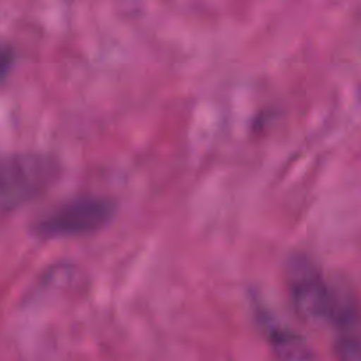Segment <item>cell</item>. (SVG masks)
Masks as SVG:
<instances>
[{
	"mask_svg": "<svg viewBox=\"0 0 361 361\" xmlns=\"http://www.w3.org/2000/svg\"><path fill=\"white\" fill-rule=\"evenodd\" d=\"M16 49L7 44V42L0 41V85L9 78L11 71L14 69V63H16Z\"/></svg>",
	"mask_w": 361,
	"mask_h": 361,
	"instance_id": "obj_5",
	"label": "cell"
},
{
	"mask_svg": "<svg viewBox=\"0 0 361 361\" xmlns=\"http://www.w3.org/2000/svg\"><path fill=\"white\" fill-rule=\"evenodd\" d=\"M286 284L295 312L310 326L330 330L341 358H361V310L348 288L307 254L289 257Z\"/></svg>",
	"mask_w": 361,
	"mask_h": 361,
	"instance_id": "obj_1",
	"label": "cell"
},
{
	"mask_svg": "<svg viewBox=\"0 0 361 361\" xmlns=\"http://www.w3.org/2000/svg\"><path fill=\"white\" fill-rule=\"evenodd\" d=\"M118 204L113 197L83 194L71 197L42 215L32 231L41 240L78 238L95 235L115 219Z\"/></svg>",
	"mask_w": 361,
	"mask_h": 361,
	"instance_id": "obj_3",
	"label": "cell"
},
{
	"mask_svg": "<svg viewBox=\"0 0 361 361\" xmlns=\"http://www.w3.org/2000/svg\"><path fill=\"white\" fill-rule=\"evenodd\" d=\"M59 159L42 152H16L0 157V214L44 196L60 180Z\"/></svg>",
	"mask_w": 361,
	"mask_h": 361,
	"instance_id": "obj_2",
	"label": "cell"
},
{
	"mask_svg": "<svg viewBox=\"0 0 361 361\" xmlns=\"http://www.w3.org/2000/svg\"><path fill=\"white\" fill-rule=\"evenodd\" d=\"M257 321L267 337L268 344L271 345L279 358H312L310 345L303 341L295 330L286 326L282 321H279L270 310H259Z\"/></svg>",
	"mask_w": 361,
	"mask_h": 361,
	"instance_id": "obj_4",
	"label": "cell"
}]
</instances>
